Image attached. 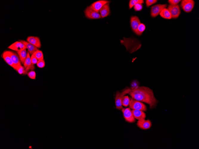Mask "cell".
<instances>
[{
	"mask_svg": "<svg viewBox=\"0 0 199 149\" xmlns=\"http://www.w3.org/2000/svg\"><path fill=\"white\" fill-rule=\"evenodd\" d=\"M128 94L131 98L140 102L148 104L150 109L156 107L158 101L150 88L145 86H136L130 88Z\"/></svg>",
	"mask_w": 199,
	"mask_h": 149,
	"instance_id": "cell-1",
	"label": "cell"
},
{
	"mask_svg": "<svg viewBox=\"0 0 199 149\" xmlns=\"http://www.w3.org/2000/svg\"><path fill=\"white\" fill-rule=\"evenodd\" d=\"M130 90V88L127 87L124 89L121 92L117 91L115 97V103L117 109L121 110L123 108L121 103L122 98L125 95L128 94Z\"/></svg>",
	"mask_w": 199,
	"mask_h": 149,
	"instance_id": "cell-2",
	"label": "cell"
},
{
	"mask_svg": "<svg viewBox=\"0 0 199 149\" xmlns=\"http://www.w3.org/2000/svg\"><path fill=\"white\" fill-rule=\"evenodd\" d=\"M129 104V107L133 110H140L143 111H146L147 107L143 103L130 98Z\"/></svg>",
	"mask_w": 199,
	"mask_h": 149,
	"instance_id": "cell-3",
	"label": "cell"
},
{
	"mask_svg": "<svg viewBox=\"0 0 199 149\" xmlns=\"http://www.w3.org/2000/svg\"><path fill=\"white\" fill-rule=\"evenodd\" d=\"M84 12L86 17L89 19H98L101 18L99 12L93 10L90 6L86 8Z\"/></svg>",
	"mask_w": 199,
	"mask_h": 149,
	"instance_id": "cell-4",
	"label": "cell"
},
{
	"mask_svg": "<svg viewBox=\"0 0 199 149\" xmlns=\"http://www.w3.org/2000/svg\"><path fill=\"white\" fill-rule=\"evenodd\" d=\"M194 4L195 2L193 0H183L181 1L180 5L185 12H189L193 9Z\"/></svg>",
	"mask_w": 199,
	"mask_h": 149,
	"instance_id": "cell-5",
	"label": "cell"
},
{
	"mask_svg": "<svg viewBox=\"0 0 199 149\" xmlns=\"http://www.w3.org/2000/svg\"><path fill=\"white\" fill-rule=\"evenodd\" d=\"M167 6V4H157L151 7V15L152 17L155 18L157 16L164 8Z\"/></svg>",
	"mask_w": 199,
	"mask_h": 149,
	"instance_id": "cell-6",
	"label": "cell"
},
{
	"mask_svg": "<svg viewBox=\"0 0 199 149\" xmlns=\"http://www.w3.org/2000/svg\"><path fill=\"white\" fill-rule=\"evenodd\" d=\"M124 117L125 120L130 123L135 122L136 120L130 108H123L122 109Z\"/></svg>",
	"mask_w": 199,
	"mask_h": 149,
	"instance_id": "cell-7",
	"label": "cell"
},
{
	"mask_svg": "<svg viewBox=\"0 0 199 149\" xmlns=\"http://www.w3.org/2000/svg\"><path fill=\"white\" fill-rule=\"evenodd\" d=\"M167 9L170 13L172 18H177L180 14V9L179 5L178 4L176 5L169 4L168 5Z\"/></svg>",
	"mask_w": 199,
	"mask_h": 149,
	"instance_id": "cell-8",
	"label": "cell"
},
{
	"mask_svg": "<svg viewBox=\"0 0 199 149\" xmlns=\"http://www.w3.org/2000/svg\"><path fill=\"white\" fill-rule=\"evenodd\" d=\"M110 1L108 0H101L96 1L90 6V7L94 10L99 12V10L105 4L109 3Z\"/></svg>",
	"mask_w": 199,
	"mask_h": 149,
	"instance_id": "cell-9",
	"label": "cell"
},
{
	"mask_svg": "<svg viewBox=\"0 0 199 149\" xmlns=\"http://www.w3.org/2000/svg\"><path fill=\"white\" fill-rule=\"evenodd\" d=\"M137 126L143 130H147L150 128L152 123L150 120L145 119L138 120L136 123Z\"/></svg>",
	"mask_w": 199,
	"mask_h": 149,
	"instance_id": "cell-10",
	"label": "cell"
},
{
	"mask_svg": "<svg viewBox=\"0 0 199 149\" xmlns=\"http://www.w3.org/2000/svg\"><path fill=\"white\" fill-rule=\"evenodd\" d=\"M27 57L24 61V66L25 68L26 74L27 73V72L29 70H33L35 67L34 65L32 64L31 62L30 54L28 51L27 52Z\"/></svg>",
	"mask_w": 199,
	"mask_h": 149,
	"instance_id": "cell-11",
	"label": "cell"
},
{
	"mask_svg": "<svg viewBox=\"0 0 199 149\" xmlns=\"http://www.w3.org/2000/svg\"><path fill=\"white\" fill-rule=\"evenodd\" d=\"M130 23L133 31L136 33L139 25L141 23L138 17L136 16H132L130 19Z\"/></svg>",
	"mask_w": 199,
	"mask_h": 149,
	"instance_id": "cell-12",
	"label": "cell"
},
{
	"mask_svg": "<svg viewBox=\"0 0 199 149\" xmlns=\"http://www.w3.org/2000/svg\"><path fill=\"white\" fill-rule=\"evenodd\" d=\"M7 51L13 62L16 67V68L18 66L21 65V62L18 54L13 51Z\"/></svg>",
	"mask_w": 199,
	"mask_h": 149,
	"instance_id": "cell-13",
	"label": "cell"
},
{
	"mask_svg": "<svg viewBox=\"0 0 199 149\" xmlns=\"http://www.w3.org/2000/svg\"><path fill=\"white\" fill-rule=\"evenodd\" d=\"M19 41L22 43L28 50L30 55L33 54L36 51L39 50L38 48L33 45L30 43L23 40H19Z\"/></svg>",
	"mask_w": 199,
	"mask_h": 149,
	"instance_id": "cell-14",
	"label": "cell"
},
{
	"mask_svg": "<svg viewBox=\"0 0 199 149\" xmlns=\"http://www.w3.org/2000/svg\"><path fill=\"white\" fill-rule=\"evenodd\" d=\"M9 48L16 51L26 49L25 45L20 41H16L8 47Z\"/></svg>",
	"mask_w": 199,
	"mask_h": 149,
	"instance_id": "cell-15",
	"label": "cell"
},
{
	"mask_svg": "<svg viewBox=\"0 0 199 149\" xmlns=\"http://www.w3.org/2000/svg\"><path fill=\"white\" fill-rule=\"evenodd\" d=\"M27 40L37 48H41V45L39 38L36 36H29L27 37Z\"/></svg>",
	"mask_w": 199,
	"mask_h": 149,
	"instance_id": "cell-16",
	"label": "cell"
},
{
	"mask_svg": "<svg viewBox=\"0 0 199 149\" xmlns=\"http://www.w3.org/2000/svg\"><path fill=\"white\" fill-rule=\"evenodd\" d=\"M131 111L134 117L136 119L141 120L145 119L146 115L143 111L133 109L131 110Z\"/></svg>",
	"mask_w": 199,
	"mask_h": 149,
	"instance_id": "cell-17",
	"label": "cell"
},
{
	"mask_svg": "<svg viewBox=\"0 0 199 149\" xmlns=\"http://www.w3.org/2000/svg\"><path fill=\"white\" fill-rule=\"evenodd\" d=\"M99 12L101 18H104L108 16L110 13L109 3L104 5L100 10Z\"/></svg>",
	"mask_w": 199,
	"mask_h": 149,
	"instance_id": "cell-18",
	"label": "cell"
},
{
	"mask_svg": "<svg viewBox=\"0 0 199 149\" xmlns=\"http://www.w3.org/2000/svg\"><path fill=\"white\" fill-rule=\"evenodd\" d=\"M2 57L8 65L12 67L15 70H16V67L13 62L7 51H5L3 53Z\"/></svg>",
	"mask_w": 199,
	"mask_h": 149,
	"instance_id": "cell-19",
	"label": "cell"
},
{
	"mask_svg": "<svg viewBox=\"0 0 199 149\" xmlns=\"http://www.w3.org/2000/svg\"><path fill=\"white\" fill-rule=\"evenodd\" d=\"M21 63L24 65V61L27 57V52L26 49L17 51Z\"/></svg>",
	"mask_w": 199,
	"mask_h": 149,
	"instance_id": "cell-20",
	"label": "cell"
},
{
	"mask_svg": "<svg viewBox=\"0 0 199 149\" xmlns=\"http://www.w3.org/2000/svg\"><path fill=\"white\" fill-rule=\"evenodd\" d=\"M162 18L167 19H171L172 18L171 14L169 10L165 8L163 9L159 14Z\"/></svg>",
	"mask_w": 199,
	"mask_h": 149,
	"instance_id": "cell-21",
	"label": "cell"
},
{
	"mask_svg": "<svg viewBox=\"0 0 199 149\" xmlns=\"http://www.w3.org/2000/svg\"><path fill=\"white\" fill-rule=\"evenodd\" d=\"M145 25L143 23H141L139 25L135 33L138 35H141L145 30Z\"/></svg>",
	"mask_w": 199,
	"mask_h": 149,
	"instance_id": "cell-22",
	"label": "cell"
},
{
	"mask_svg": "<svg viewBox=\"0 0 199 149\" xmlns=\"http://www.w3.org/2000/svg\"><path fill=\"white\" fill-rule=\"evenodd\" d=\"M144 3L143 0H130L129 2V8L130 9L135 4L137 3L143 4Z\"/></svg>",
	"mask_w": 199,
	"mask_h": 149,
	"instance_id": "cell-23",
	"label": "cell"
},
{
	"mask_svg": "<svg viewBox=\"0 0 199 149\" xmlns=\"http://www.w3.org/2000/svg\"><path fill=\"white\" fill-rule=\"evenodd\" d=\"M130 99L128 96H124L122 99L121 103L122 105L125 106H127L129 104Z\"/></svg>",
	"mask_w": 199,
	"mask_h": 149,
	"instance_id": "cell-24",
	"label": "cell"
},
{
	"mask_svg": "<svg viewBox=\"0 0 199 149\" xmlns=\"http://www.w3.org/2000/svg\"><path fill=\"white\" fill-rule=\"evenodd\" d=\"M33 54L35 56L38 60L43 59V54L41 51L38 50Z\"/></svg>",
	"mask_w": 199,
	"mask_h": 149,
	"instance_id": "cell-25",
	"label": "cell"
},
{
	"mask_svg": "<svg viewBox=\"0 0 199 149\" xmlns=\"http://www.w3.org/2000/svg\"><path fill=\"white\" fill-rule=\"evenodd\" d=\"M25 68L22 65H20L17 67L16 70L19 74H26Z\"/></svg>",
	"mask_w": 199,
	"mask_h": 149,
	"instance_id": "cell-26",
	"label": "cell"
},
{
	"mask_svg": "<svg viewBox=\"0 0 199 149\" xmlns=\"http://www.w3.org/2000/svg\"><path fill=\"white\" fill-rule=\"evenodd\" d=\"M143 7L142 4L137 3L133 6V8L135 11H140L142 9Z\"/></svg>",
	"mask_w": 199,
	"mask_h": 149,
	"instance_id": "cell-27",
	"label": "cell"
},
{
	"mask_svg": "<svg viewBox=\"0 0 199 149\" xmlns=\"http://www.w3.org/2000/svg\"><path fill=\"white\" fill-rule=\"evenodd\" d=\"M37 66L40 68H43L45 66V62L43 59L38 60L37 63Z\"/></svg>",
	"mask_w": 199,
	"mask_h": 149,
	"instance_id": "cell-28",
	"label": "cell"
},
{
	"mask_svg": "<svg viewBox=\"0 0 199 149\" xmlns=\"http://www.w3.org/2000/svg\"><path fill=\"white\" fill-rule=\"evenodd\" d=\"M27 76L30 79H35L36 73L33 71H31L27 73Z\"/></svg>",
	"mask_w": 199,
	"mask_h": 149,
	"instance_id": "cell-29",
	"label": "cell"
},
{
	"mask_svg": "<svg viewBox=\"0 0 199 149\" xmlns=\"http://www.w3.org/2000/svg\"><path fill=\"white\" fill-rule=\"evenodd\" d=\"M156 0H145L146 5L147 7H149L153 4L157 2Z\"/></svg>",
	"mask_w": 199,
	"mask_h": 149,
	"instance_id": "cell-30",
	"label": "cell"
},
{
	"mask_svg": "<svg viewBox=\"0 0 199 149\" xmlns=\"http://www.w3.org/2000/svg\"><path fill=\"white\" fill-rule=\"evenodd\" d=\"M31 61L32 63L34 65L37 64L38 60L35 56L33 54L31 55Z\"/></svg>",
	"mask_w": 199,
	"mask_h": 149,
	"instance_id": "cell-31",
	"label": "cell"
},
{
	"mask_svg": "<svg viewBox=\"0 0 199 149\" xmlns=\"http://www.w3.org/2000/svg\"><path fill=\"white\" fill-rule=\"evenodd\" d=\"M181 0H169L168 2L171 5H176L179 3Z\"/></svg>",
	"mask_w": 199,
	"mask_h": 149,
	"instance_id": "cell-32",
	"label": "cell"
}]
</instances>
